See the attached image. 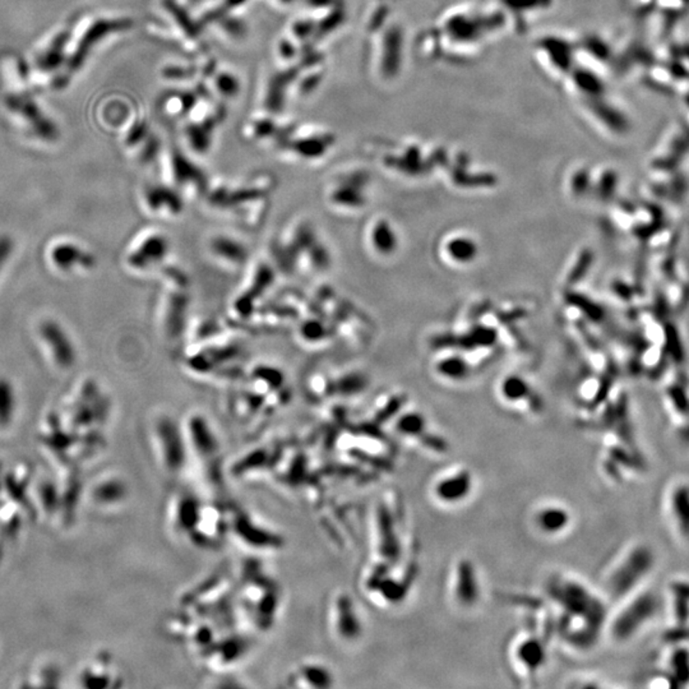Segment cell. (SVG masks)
Here are the masks:
<instances>
[{"instance_id":"cell-1","label":"cell","mask_w":689,"mask_h":689,"mask_svg":"<svg viewBox=\"0 0 689 689\" xmlns=\"http://www.w3.org/2000/svg\"><path fill=\"white\" fill-rule=\"evenodd\" d=\"M279 239V264L302 275L325 273L332 259L327 243L308 218L289 225Z\"/></svg>"},{"instance_id":"cell-2","label":"cell","mask_w":689,"mask_h":689,"mask_svg":"<svg viewBox=\"0 0 689 689\" xmlns=\"http://www.w3.org/2000/svg\"><path fill=\"white\" fill-rule=\"evenodd\" d=\"M170 236L160 227L142 229L125 248L123 264L134 276L146 277L163 271L171 254Z\"/></svg>"},{"instance_id":"cell-3","label":"cell","mask_w":689,"mask_h":689,"mask_svg":"<svg viewBox=\"0 0 689 689\" xmlns=\"http://www.w3.org/2000/svg\"><path fill=\"white\" fill-rule=\"evenodd\" d=\"M239 603L245 610L248 619L257 629L266 631L271 627L277 617L279 590L275 582L264 577L252 568L244 571V578L239 585Z\"/></svg>"},{"instance_id":"cell-4","label":"cell","mask_w":689,"mask_h":689,"mask_svg":"<svg viewBox=\"0 0 689 689\" xmlns=\"http://www.w3.org/2000/svg\"><path fill=\"white\" fill-rule=\"evenodd\" d=\"M180 424L186 439L188 456H193L204 473L217 479V476H220L217 465L221 455V446L215 426L200 411H191L186 414Z\"/></svg>"},{"instance_id":"cell-5","label":"cell","mask_w":689,"mask_h":689,"mask_svg":"<svg viewBox=\"0 0 689 689\" xmlns=\"http://www.w3.org/2000/svg\"><path fill=\"white\" fill-rule=\"evenodd\" d=\"M149 433L156 456L163 470L168 473H179L186 466L188 458L186 439L181 424L169 414L157 415L152 423Z\"/></svg>"},{"instance_id":"cell-6","label":"cell","mask_w":689,"mask_h":689,"mask_svg":"<svg viewBox=\"0 0 689 689\" xmlns=\"http://www.w3.org/2000/svg\"><path fill=\"white\" fill-rule=\"evenodd\" d=\"M163 299L159 305V321L163 333L168 337H177L180 334L183 321H186L188 310V289L189 279L186 272L169 271L165 273L163 282Z\"/></svg>"},{"instance_id":"cell-7","label":"cell","mask_w":689,"mask_h":689,"mask_svg":"<svg viewBox=\"0 0 689 689\" xmlns=\"http://www.w3.org/2000/svg\"><path fill=\"white\" fill-rule=\"evenodd\" d=\"M654 565V554L647 546H635L620 559L608 577V590L615 599L635 591Z\"/></svg>"},{"instance_id":"cell-8","label":"cell","mask_w":689,"mask_h":689,"mask_svg":"<svg viewBox=\"0 0 689 689\" xmlns=\"http://www.w3.org/2000/svg\"><path fill=\"white\" fill-rule=\"evenodd\" d=\"M658 610V600L652 594L632 597L610 624L612 635L617 641H627L637 635L650 622Z\"/></svg>"},{"instance_id":"cell-9","label":"cell","mask_w":689,"mask_h":689,"mask_svg":"<svg viewBox=\"0 0 689 689\" xmlns=\"http://www.w3.org/2000/svg\"><path fill=\"white\" fill-rule=\"evenodd\" d=\"M38 336L55 368L68 371L77 362V350L70 334L55 321H42L38 327Z\"/></svg>"},{"instance_id":"cell-10","label":"cell","mask_w":689,"mask_h":689,"mask_svg":"<svg viewBox=\"0 0 689 689\" xmlns=\"http://www.w3.org/2000/svg\"><path fill=\"white\" fill-rule=\"evenodd\" d=\"M328 626L341 642H355L363 633L362 620L349 594L341 592L333 597L328 612Z\"/></svg>"},{"instance_id":"cell-11","label":"cell","mask_w":689,"mask_h":689,"mask_svg":"<svg viewBox=\"0 0 689 689\" xmlns=\"http://www.w3.org/2000/svg\"><path fill=\"white\" fill-rule=\"evenodd\" d=\"M229 535H234L243 548L259 550H277L282 545L279 535L250 519L247 513L238 512L230 514Z\"/></svg>"},{"instance_id":"cell-12","label":"cell","mask_w":689,"mask_h":689,"mask_svg":"<svg viewBox=\"0 0 689 689\" xmlns=\"http://www.w3.org/2000/svg\"><path fill=\"white\" fill-rule=\"evenodd\" d=\"M140 207L146 216L155 221L172 222L183 216L184 200L169 188L148 186L140 195Z\"/></svg>"},{"instance_id":"cell-13","label":"cell","mask_w":689,"mask_h":689,"mask_svg":"<svg viewBox=\"0 0 689 689\" xmlns=\"http://www.w3.org/2000/svg\"><path fill=\"white\" fill-rule=\"evenodd\" d=\"M207 254L217 267L232 272L245 270L250 259L247 244L230 234L212 235L207 243Z\"/></svg>"},{"instance_id":"cell-14","label":"cell","mask_w":689,"mask_h":689,"mask_svg":"<svg viewBox=\"0 0 689 689\" xmlns=\"http://www.w3.org/2000/svg\"><path fill=\"white\" fill-rule=\"evenodd\" d=\"M473 490V476L467 469L441 473L433 483L432 496L437 503L453 507L467 501Z\"/></svg>"},{"instance_id":"cell-15","label":"cell","mask_w":689,"mask_h":689,"mask_svg":"<svg viewBox=\"0 0 689 689\" xmlns=\"http://www.w3.org/2000/svg\"><path fill=\"white\" fill-rule=\"evenodd\" d=\"M47 259L53 268L60 273L70 275L90 271L95 264L92 254L76 241H54L47 250Z\"/></svg>"},{"instance_id":"cell-16","label":"cell","mask_w":689,"mask_h":689,"mask_svg":"<svg viewBox=\"0 0 689 689\" xmlns=\"http://www.w3.org/2000/svg\"><path fill=\"white\" fill-rule=\"evenodd\" d=\"M452 595L458 605L469 608L478 603L480 597L479 578L471 562L460 560L453 571Z\"/></svg>"},{"instance_id":"cell-17","label":"cell","mask_w":689,"mask_h":689,"mask_svg":"<svg viewBox=\"0 0 689 689\" xmlns=\"http://www.w3.org/2000/svg\"><path fill=\"white\" fill-rule=\"evenodd\" d=\"M533 524L542 536H559L572 525V514L562 504H542L534 512Z\"/></svg>"},{"instance_id":"cell-18","label":"cell","mask_w":689,"mask_h":689,"mask_svg":"<svg viewBox=\"0 0 689 689\" xmlns=\"http://www.w3.org/2000/svg\"><path fill=\"white\" fill-rule=\"evenodd\" d=\"M514 651L512 656L517 664L519 670H524L528 675H535L540 672L545 660L546 651L542 640L535 635H525L514 643Z\"/></svg>"},{"instance_id":"cell-19","label":"cell","mask_w":689,"mask_h":689,"mask_svg":"<svg viewBox=\"0 0 689 689\" xmlns=\"http://www.w3.org/2000/svg\"><path fill=\"white\" fill-rule=\"evenodd\" d=\"M289 681L296 688H330L333 686V676L323 664L302 663L290 674Z\"/></svg>"},{"instance_id":"cell-20","label":"cell","mask_w":689,"mask_h":689,"mask_svg":"<svg viewBox=\"0 0 689 689\" xmlns=\"http://www.w3.org/2000/svg\"><path fill=\"white\" fill-rule=\"evenodd\" d=\"M299 341L309 348L325 346L327 342L331 340V332L327 328V322L313 318L307 319L298 330Z\"/></svg>"},{"instance_id":"cell-21","label":"cell","mask_w":689,"mask_h":689,"mask_svg":"<svg viewBox=\"0 0 689 689\" xmlns=\"http://www.w3.org/2000/svg\"><path fill=\"white\" fill-rule=\"evenodd\" d=\"M373 248L380 254H391L396 248L395 233L392 227L386 221H378L373 226L372 234Z\"/></svg>"},{"instance_id":"cell-22","label":"cell","mask_w":689,"mask_h":689,"mask_svg":"<svg viewBox=\"0 0 689 689\" xmlns=\"http://www.w3.org/2000/svg\"><path fill=\"white\" fill-rule=\"evenodd\" d=\"M673 514L683 531H689V489L678 490L672 501Z\"/></svg>"},{"instance_id":"cell-23","label":"cell","mask_w":689,"mask_h":689,"mask_svg":"<svg viewBox=\"0 0 689 689\" xmlns=\"http://www.w3.org/2000/svg\"><path fill=\"white\" fill-rule=\"evenodd\" d=\"M396 429L405 437H419L425 429V420L421 415L411 412L398 420Z\"/></svg>"},{"instance_id":"cell-24","label":"cell","mask_w":689,"mask_h":689,"mask_svg":"<svg viewBox=\"0 0 689 689\" xmlns=\"http://www.w3.org/2000/svg\"><path fill=\"white\" fill-rule=\"evenodd\" d=\"M448 252L458 262H469L476 256V245L469 239H455L449 244Z\"/></svg>"},{"instance_id":"cell-25","label":"cell","mask_w":689,"mask_h":689,"mask_svg":"<svg viewBox=\"0 0 689 689\" xmlns=\"http://www.w3.org/2000/svg\"><path fill=\"white\" fill-rule=\"evenodd\" d=\"M527 391L526 383L519 378H510L504 382L503 395L512 401L526 397Z\"/></svg>"},{"instance_id":"cell-26","label":"cell","mask_w":689,"mask_h":689,"mask_svg":"<svg viewBox=\"0 0 689 689\" xmlns=\"http://www.w3.org/2000/svg\"><path fill=\"white\" fill-rule=\"evenodd\" d=\"M441 374L448 375L451 378H462L466 375V365L460 359H448L441 364Z\"/></svg>"}]
</instances>
